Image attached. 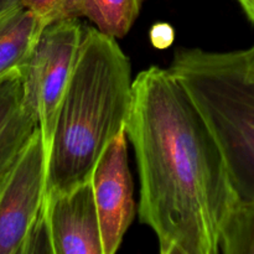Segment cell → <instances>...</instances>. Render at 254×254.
Returning a JSON list of instances; mask_svg holds the SVG:
<instances>
[{"mask_svg": "<svg viewBox=\"0 0 254 254\" xmlns=\"http://www.w3.org/2000/svg\"><path fill=\"white\" fill-rule=\"evenodd\" d=\"M21 0H0V12H4L11 7L20 5Z\"/></svg>", "mask_w": 254, "mask_h": 254, "instance_id": "obj_15", "label": "cell"}, {"mask_svg": "<svg viewBox=\"0 0 254 254\" xmlns=\"http://www.w3.org/2000/svg\"><path fill=\"white\" fill-rule=\"evenodd\" d=\"M131 66L114 37L84 27L62 99L49 158L47 193L91 179L108 144L127 130L133 102Z\"/></svg>", "mask_w": 254, "mask_h": 254, "instance_id": "obj_2", "label": "cell"}, {"mask_svg": "<svg viewBox=\"0 0 254 254\" xmlns=\"http://www.w3.org/2000/svg\"><path fill=\"white\" fill-rule=\"evenodd\" d=\"M78 17L51 22L42 30L21 69L25 102L37 121L50 158L62 99L74 69L83 37Z\"/></svg>", "mask_w": 254, "mask_h": 254, "instance_id": "obj_4", "label": "cell"}, {"mask_svg": "<svg viewBox=\"0 0 254 254\" xmlns=\"http://www.w3.org/2000/svg\"><path fill=\"white\" fill-rule=\"evenodd\" d=\"M49 155L40 129L0 181V254H27L44 212Z\"/></svg>", "mask_w": 254, "mask_h": 254, "instance_id": "obj_5", "label": "cell"}, {"mask_svg": "<svg viewBox=\"0 0 254 254\" xmlns=\"http://www.w3.org/2000/svg\"><path fill=\"white\" fill-rule=\"evenodd\" d=\"M46 26L41 17L24 5L0 12V81L24 68Z\"/></svg>", "mask_w": 254, "mask_h": 254, "instance_id": "obj_9", "label": "cell"}, {"mask_svg": "<svg viewBox=\"0 0 254 254\" xmlns=\"http://www.w3.org/2000/svg\"><path fill=\"white\" fill-rule=\"evenodd\" d=\"M155 30H156V32H158V41H155L154 42V44L156 45V47H161V44H163V41H161V40H164V45H169L171 42V40H168L166 39V36L165 35L168 34V31H170V26H169V25H165V27H164V31H160V26H159V25H155Z\"/></svg>", "mask_w": 254, "mask_h": 254, "instance_id": "obj_13", "label": "cell"}, {"mask_svg": "<svg viewBox=\"0 0 254 254\" xmlns=\"http://www.w3.org/2000/svg\"><path fill=\"white\" fill-rule=\"evenodd\" d=\"M91 184L101 226L103 254H114L135 216L127 130L108 144L92 171Z\"/></svg>", "mask_w": 254, "mask_h": 254, "instance_id": "obj_7", "label": "cell"}, {"mask_svg": "<svg viewBox=\"0 0 254 254\" xmlns=\"http://www.w3.org/2000/svg\"><path fill=\"white\" fill-rule=\"evenodd\" d=\"M169 68L210 126L238 200H254V71L245 50L213 52L181 47Z\"/></svg>", "mask_w": 254, "mask_h": 254, "instance_id": "obj_3", "label": "cell"}, {"mask_svg": "<svg viewBox=\"0 0 254 254\" xmlns=\"http://www.w3.org/2000/svg\"><path fill=\"white\" fill-rule=\"evenodd\" d=\"M103 254L91 179L46 195L29 253Z\"/></svg>", "mask_w": 254, "mask_h": 254, "instance_id": "obj_6", "label": "cell"}, {"mask_svg": "<svg viewBox=\"0 0 254 254\" xmlns=\"http://www.w3.org/2000/svg\"><path fill=\"white\" fill-rule=\"evenodd\" d=\"M245 55H246V60L248 62V66L251 67V69L254 71V45L251 49L245 50Z\"/></svg>", "mask_w": 254, "mask_h": 254, "instance_id": "obj_16", "label": "cell"}, {"mask_svg": "<svg viewBox=\"0 0 254 254\" xmlns=\"http://www.w3.org/2000/svg\"><path fill=\"white\" fill-rule=\"evenodd\" d=\"M221 253L254 254V200L238 201L221 231Z\"/></svg>", "mask_w": 254, "mask_h": 254, "instance_id": "obj_11", "label": "cell"}, {"mask_svg": "<svg viewBox=\"0 0 254 254\" xmlns=\"http://www.w3.org/2000/svg\"><path fill=\"white\" fill-rule=\"evenodd\" d=\"M251 21L254 22V0H238Z\"/></svg>", "mask_w": 254, "mask_h": 254, "instance_id": "obj_14", "label": "cell"}, {"mask_svg": "<svg viewBox=\"0 0 254 254\" xmlns=\"http://www.w3.org/2000/svg\"><path fill=\"white\" fill-rule=\"evenodd\" d=\"M39 128L25 102L21 71L0 81V181L9 173Z\"/></svg>", "mask_w": 254, "mask_h": 254, "instance_id": "obj_8", "label": "cell"}, {"mask_svg": "<svg viewBox=\"0 0 254 254\" xmlns=\"http://www.w3.org/2000/svg\"><path fill=\"white\" fill-rule=\"evenodd\" d=\"M76 0H21L20 5L32 10L47 25L69 17V11Z\"/></svg>", "mask_w": 254, "mask_h": 254, "instance_id": "obj_12", "label": "cell"}, {"mask_svg": "<svg viewBox=\"0 0 254 254\" xmlns=\"http://www.w3.org/2000/svg\"><path fill=\"white\" fill-rule=\"evenodd\" d=\"M143 0H76L69 17H87L104 35L122 39L140 14Z\"/></svg>", "mask_w": 254, "mask_h": 254, "instance_id": "obj_10", "label": "cell"}, {"mask_svg": "<svg viewBox=\"0 0 254 254\" xmlns=\"http://www.w3.org/2000/svg\"><path fill=\"white\" fill-rule=\"evenodd\" d=\"M140 181L138 215L161 254H218L238 196L222 150L180 79L151 66L134 78L127 123Z\"/></svg>", "mask_w": 254, "mask_h": 254, "instance_id": "obj_1", "label": "cell"}]
</instances>
